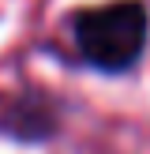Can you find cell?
<instances>
[{"label":"cell","instance_id":"6da1fadb","mask_svg":"<svg viewBox=\"0 0 150 154\" xmlns=\"http://www.w3.org/2000/svg\"><path fill=\"white\" fill-rule=\"evenodd\" d=\"M75 53L98 72H131L150 42V11L142 0H112L101 8H82L71 19Z\"/></svg>","mask_w":150,"mask_h":154},{"label":"cell","instance_id":"7a4b0ae2","mask_svg":"<svg viewBox=\"0 0 150 154\" xmlns=\"http://www.w3.org/2000/svg\"><path fill=\"white\" fill-rule=\"evenodd\" d=\"M56 124H60L56 105L38 90H22L0 105V132L15 135V139H26V143L49 139V135H56Z\"/></svg>","mask_w":150,"mask_h":154}]
</instances>
